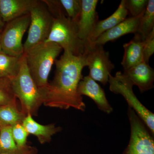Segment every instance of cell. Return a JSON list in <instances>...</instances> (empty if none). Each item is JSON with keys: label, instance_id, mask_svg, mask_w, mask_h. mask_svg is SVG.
<instances>
[{"label": "cell", "instance_id": "ba28073f", "mask_svg": "<svg viewBox=\"0 0 154 154\" xmlns=\"http://www.w3.org/2000/svg\"><path fill=\"white\" fill-rule=\"evenodd\" d=\"M128 114L130 123L131 137L124 154H154L153 135L130 107H128Z\"/></svg>", "mask_w": 154, "mask_h": 154}, {"label": "cell", "instance_id": "9c48e42d", "mask_svg": "<svg viewBox=\"0 0 154 154\" xmlns=\"http://www.w3.org/2000/svg\"><path fill=\"white\" fill-rule=\"evenodd\" d=\"M103 46L90 45L85 55L86 66L90 70L89 75L95 81L105 85L115 67L110 60L109 52L104 49Z\"/></svg>", "mask_w": 154, "mask_h": 154}, {"label": "cell", "instance_id": "d6986e66", "mask_svg": "<svg viewBox=\"0 0 154 154\" xmlns=\"http://www.w3.org/2000/svg\"><path fill=\"white\" fill-rule=\"evenodd\" d=\"M20 148L14 140L12 133V127L5 126L0 128V154H17L22 152L28 148Z\"/></svg>", "mask_w": 154, "mask_h": 154}, {"label": "cell", "instance_id": "52a82bcc", "mask_svg": "<svg viewBox=\"0 0 154 154\" xmlns=\"http://www.w3.org/2000/svg\"><path fill=\"white\" fill-rule=\"evenodd\" d=\"M30 22L29 14L7 23L0 36V44L3 52L15 57H21L23 55L24 51L22 38Z\"/></svg>", "mask_w": 154, "mask_h": 154}, {"label": "cell", "instance_id": "3957f363", "mask_svg": "<svg viewBox=\"0 0 154 154\" xmlns=\"http://www.w3.org/2000/svg\"><path fill=\"white\" fill-rule=\"evenodd\" d=\"M11 80L13 92L20 101L22 112L26 116H37L39 107L43 105V97L30 75L24 54L19 71Z\"/></svg>", "mask_w": 154, "mask_h": 154}, {"label": "cell", "instance_id": "5b68a950", "mask_svg": "<svg viewBox=\"0 0 154 154\" xmlns=\"http://www.w3.org/2000/svg\"><path fill=\"white\" fill-rule=\"evenodd\" d=\"M109 89L111 92L120 94L128 104V107L134 110L152 134H154V114L140 102L135 95L133 85L123 75L121 72H117L115 75H109Z\"/></svg>", "mask_w": 154, "mask_h": 154}, {"label": "cell", "instance_id": "e0dca14e", "mask_svg": "<svg viewBox=\"0 0 154 154\" xmlns=\"http://www.w3.org/2000/svg\"><path fill=\"white\" fill-rule=\"evenodd\" d=\"M128 12L125 5V0H122L118 8L111 16L96 24L88 40L89 45L94 42L102 33L113 28L126 19Z\"/></svg>", "mask_w": 154, "mask_h": 154}, {"label": "cell", "instance_id": "603a6c76", "mask_svg": "<svg viewBox=\"0 0 154 154\" xmlns=\"http://www.w3.org/2000/svg\"><path fill=\"white\" fill-rule=\"evenodd\" d=\"M17 101L12 88L11 79H0V105Z\"/></svg>", "mask_w": 154, "mask_h": 154}, {"label": "cell", "instance_id": "30bf717a", "mask_svg": "<svg viewBox=\"0 0 154 154\" xmlns=\"http://www.w3.org/2000/svg\"><path fill=\"white\" fill-rule=\"evenodd\" d=\"M98 2V0H82L81 13L75 23L79 37L89 45L88 39L99 21L96 11Z\"/></svg>", "mask_w": 154, "mask_h": 154}, {"label": "cell", "instance_id": "5bb4252c", "mask_svg": "<svg viewBox=\"0 0 154 154\" xmlns=\"http://www.w3.org/2000/svg\"><path fill=\"white\" fill-rule=\"evenodd\" d=\"M38 2L37 0H0V15L3 22L7 23L30 14Z\"/></svg>", "mask_w": 154, "mask_h": 154}, {"label": "cell", "instance_id": "6da1fadb", "mask_svg": "<svg viewBox=\"0 0 154 154\" xmlns=\"http://www.w3.org/2000/svg\"><path fill=\"white\" fill-rule=\"evenodd\" d=\"M53 79L41 91L43 105L46 107L67 110L70 108L85 111L86 105L78 92L83 77L82 72L87 66L85 55L76 56L64 51L55 62Z\"/></svg>", "mask_w": 154, "mask_h": 154}, {"label": "cell", "instance_id": "2e32d148", "mask_svg": "<svg viewBox=\"0 0 154 154\" xmlns=\"http://www.w3.org/2000/svg\"><path fill=\"white\" fill-rule=\"evenodd\" d=\"M22 125L29 134H33L37 137L41 144L49 143L53 136L62 130L61 127L56 126L54 123L47 125L39 124L30 115L25 116Z\"/></svg>", "mask_w": 154, "mask_h": 154}, {"label": "cell", "instance_id": "ffe728a7", "mask_svg": "<svg viewBox=\"0 0 154 154\" xmlns=\"http://www.w3.org/2000/svg\"><path fill=\"white\" fill-rule=\"evenodd\" d=\"M22 56L15 57L2 51L0 52V79H11L17 75L20 68Z\"/></svg>", "mask_w": 154, "mask_h": 154}, {"label": "cell", "instance_id": "7c38bea8", "mask_svg": "<svg viewBox=\"0 0 154 154\" xmlns=\"http://www.w3.org/2000/svg\"><path fill=\"white\" fill-rule=\"evenodd\" d=\"M122 74L133 86H137L141 93L154 88V69L144 61L124 70Z\"/></svg>", "mask_w": 154, "mask_h": 154}, {"label": "cell", "instance_id": "4316f807", "mask_svg": "<svg viewBox=\"0 0 154 154\" xmlns=\"http://www.w3.org/2000/svg\"><path fill=\"white\" fill-rule=\"evenodd\" d=\"M38 150L36 147L34 146H29L28 149L25 150L24 151L22 152L19 153L17 154H37Z\"/></svg>", "mask_w": 154, "mask_h": 154}, {"label": "cell", "instance_id": "8fae6325", "mask_svg": "<svg viewBox=\"0 0 154 154\" xmlns=\"http://www.w3.org/2000/svg\"><path fill=\"white\" fill-rule=\"evenodd\" d=\"M80 96H86L92 99L98 108L105 113L109 114L113 111V107L109 104L105 91L101 86L90 76L83 77L78 88Z\"/></svg>", "mask_w": 154, "mask_h": 154}, {"label": "cell", "instance_id": "f546056e", "mask_svg": "<svg viewBox=\"0 0 154 154\" xmlns=\"http://www.w3.org/2000/svg\"><path fill=\"white\" fill-rule=\"evenodd\" d=\"M1 32H0V36H1Z\"/></svg>", "mask_w": 154, "mask_h": 154}, {"label": "cell", "instance_id": "8992f818", "mask_svg": "<svg viewBox=\"0 0 154 154\" xmlns=\"http://www.w3.org/2000/svg\"><path fill=\"white\" fill-rule=\"evenodd\" d=\"M28 37L23 45L24 52L45 42L52 27L53 17L42 1L30 11Z\"/></svg>", "mask_w": 154, "mask_h": 154}, {"label": "cell", "instance_id": "ac0fdd59", "mask_svg": "<svg viewBox=\"0 0 154 154\" xmlns=\"http://www.w3.org/2000/svg\"><path fill=\"white\" fill-rule=\"evenodd\" d=\"M26 115L19 109L17 101L0 105V128L22 123Z\"/></svg>", "mask_w": 154, "mask_h": 154}, {"label": "cell", "instance_id": "4fadbf2b", "mask_svg": "<svg viewBox=\"0 0 154 154\" xmlns=\"http://www.w3.org/2000/svg\"><path fill=\"white\" fill-rule=\"evenodd\" d=\"M143 13L137 17L127 18L113 28L102 33L90 45H104L108 42L115 41L125 34H135L138 32L140 21Z\"/></svg>", "mask_w": 154, "mask_h": 154}, {"label": "cell", "instance_id": "83f0119b", "mask_svg": "<svg viewBox=\"0 0 154 154\" xmlns=\"http://www.w3.org/2000/svg\"><path fill=\"white\" fill-rule=\"evenodd\" d=\"M5 23L3 22L1 15H0V32H1V31H2L3 29L5 28Z\"/></svg>", "mask_w": 154, "mask_h": 154}, {"label": "cell", "instance_id": "7a4b0ae2", "mask_svg": "<svg viewBox=\"0 0 154 154\" xmlns=\"http://www.w3.org/2000/svg\"><path fill=\"white\" fill-rule=\"evenodd\" d=\"M62 50L56 43L43 42L24 52L30 75L41 91L48 85L50 72Z\"/></svg>", "mask_w": 154, "mask_h": 154}, {"label": "cell", "instance_id": "9a60e30c", "mask_svg": "<svg viewBox=\"0 0 154 154\" xmlns=\"http://www.w3.org/2000/svg\"><path fill=\"white\" fill-rule=\"evenodd\" d=\"M129 42L123 45L124 52L121 65L126 70L143 61V51L144 41L140 34L136 33Z\"/></svg>", "mask_w": 154, "mask_h": 154}, {"label": "cell", "instance_id": "f1b7e54d", "mask_svg": "<svg viewBox=\"0 0 154 154\" xmlns=\"http://www.w3.org/2000/svg\"><path fill=\"white\" fill-rule=\"evenodd\" d=\"M2 51V48H1V44H0V52Z\"/></svg>", "mask_w": 154, "mask_h": 154}, {"label": "cell", "instance_id": "cb8c5ba5", "mask_svg": "<svg viewBox=\"0 0 154 154\" xmlns=\"http://www.w3.org/2000/svg\"><path fill=\"white\" fill-rule=\"evenodd\" d=\"M148 0H125V5L130 17H136L144 12Z\"/></svg>", "mask_w": 154, "mask_h": 154}, {"label": "cell", "instance_id": "44dd1931", "mask_svg": "<svg viewBox=\"0 0 154 154\" xmlns=\"http://www.w3.org/2000/svg\"><path fill=\"white\" fill-rule=\"evenodd\" d=\"M154 29V1L148 0L147 6L140 21L137 33L145 40Z\"/></svg>", "mask_w": 154, "mask_h": 154}, {"label": "cell", "instance_id": "7402d4cb", "mask_svg": "<svg viewBox=\"0 0 154 154\" xmlns=\"http://www.w3.org/2000/svg\"><path fill=\"white\" fill-rule=\"evenodd\" d=\"M59 2L68 18L74 23L76 22L82 10V0H59Z\"/></svg>", "mask_w": 154, "mask_h": 154}, {"label": "cell", "instance_id": "277c9868", "mask_svg": "<svg viewBox=\"0 0 154 154\" xmlns=\"http://www.w3.org/2000/svg\"><path fill=\"white\" fill-rule=\"evenodd\" d=\"M44 42L56 43L64 51L76 56L85 55L90 46L80 39L75 23L68 18L66 13L53 17L49 36Z\"/></svg>", "mask_w": 154, "mask_h": 154}, {"label": "cell", "instance_id": "d4e9b609", "mask_svg": "<svg viewBox=\"0 0 154 154\" xmlns=\"http://www.w3.org/2000/svg\"><path fill=\"white\" fill-rule=\"evenodd\" d=\"M12 133L14 140L19 148H24L28 146L27 138L29 134L22 123H18L12 126Z\"/></svg>", "mask_w": 154, "mask_h": 154}, {"label": "cell", "instance_id": "484cf974", "mask_svg": "<svg viewBox=\"0 0 154 154\" xmlns=\"http://www.w3.org/2000/svg\"><path fill=\"white\" fill-rule=\"evenodd\" d=\"M154 53V29L145 39L143 47V61L149 63L150 58Z\"/></svg>", "mask_w": 154, "mask_h": 154}]
</instances>
